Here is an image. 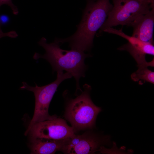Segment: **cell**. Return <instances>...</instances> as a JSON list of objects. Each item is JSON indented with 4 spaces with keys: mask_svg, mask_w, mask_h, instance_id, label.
<instances>
[{
    "mask_svg": "<svg viewBox=\"0 0 154 154\" xmlns=\"http://www.w3.org/2000/svg\"><path fill=\"white\" fill-rule=\"evenodd\" d=\"M113 7L100 29V34L106 28L130 24L154 8V0H112Z\"/></svg>",
    "mask_w": 154,
    "mask_h": 154,
    "instance_id": "5b68a950",
    "label": "cell"
},
{
    "mask_svg": "<svg viewBox=\"0 0 154 154\" xmlns=\"http://www.w3.org/2000/svg\"><path fill=\"white\" fill-rule=\"evenodd\" d=\"M3 4L8 5L11 7L13 13L15 15L17 14L18 13L17 8L13 3L11 0H0V7Z\"/></svg>",
    "mask_w": 154,
    "mask_h": 154,
    "instance_id": "7c38bea8",
    "label": "cell"
},
{
    "mask_svg": "<svg viewBox=\"0 0 154 154\" xmlns=\"http://www.w3.org/2000/svg\"><path fill=\"white\" fill-rule=\"evenodd\" d=\"M2 31L1 29V27H0V33H2Z\"/></svg>",
    "mask_w": 154,
    "mask_h": 154,
    "instance_id": "9a60e30c",
    "label": "cell"
},
{
    "mask_svg": "<svg viewBox=\"0 0 154 154\" xmlns=\"http://www.w3.org/2000/svg\"><path fill=\"white\" fill-rule=\"evenodd\" d=\"M131 78L133 81L138 82L139 84L142 85L146 82L154 84V72L147 67H138V69L131 74Z\"/></svg>",
    "mask_w": 154,
    "mask_h": 154,
    "instance_id": "8fae6325",
    "label": "cell"
},
{
    "mask_svg": "<svg viewBox=\"0 0 154 154\" xmlns=\"http://www.w3.org/2000/svg\"><path fill=\"white\" fill-rule=\"evenodd\" d=\"M129 26L133 28L132 36L143 42L153 44L154 8L137 18Z\"/></svg>",
    "mask_w": 154,
    "mask_h": 154,
    "instance_id": "ba28073f",
    "label": "cell"
},
{
    "mask_svg": "<svg viewBox=\"0 0 154 154\" xmlns=\"http://www.w3.org/2000/svg\"><path fill=\"white\" fill-rule=\"evenodd\" d=\"M83 88L84 90L80 95L68 101L66 108L65 118L74 130L92 128L97 115L101 111L91 99V86L86 84Z\"/></svg>",
    "mask_w": 154,
    "mask_h": 154,
    "instance_id": "3957f363",
    "label": "cell"
},
{
    "mask_svg": "<svg viewBox=\"0 0 154 154\" xmlns=\"http://www.w3.org/2000/svg\"><path fill=\"white\" fill-rule=\"evenodd\" d=\"M57 72L56 79L47 85L38 86L36 84L33 87L26 82H22L23 86L20 90H26L33 92L35 99V108L34 114L25 135H27L32 126L35 123L47 120L53 119L56 117L55 115L50 116L48 113V108L53 97L60 84L64 80L71 78L72 76L69 73H64L63 71Z\"/></svg>",
    "mask_w": 154,
    "mask_h": 154,
    "instance_id": "277c9868",
    "label": "cell"
},
{
    "mask_svg": "<svg viewBox=\"0 0 154 154\" xmlns=\"http://www.w3.org/2000/svg\"><path fill=\"white\" fill-rule=\"evenodd\" d=\"M6 17L4 16H3L1 17V19L3 22H4L5 21H6V20H5V19H6V17Z\"/></svg>",
    "mask_w": 154,
    "mask_h": 154,
    "instance_id": "5bb4252c",
    "label": "cell"
},
{
    "mask_svg": "<svg viewBox=\"0 0 154 154\" xmlns=\"http://www.w3.org/2000/svg\"><path fill=\"white\" fill-rule=\"evenodd\" d=\"M29 134L31 139L40 138L54 140L63 139L75 134L72 127L69 126L64 119L57 117L35 123L31 127Z\"/></svg>",
    "mask_w": 154,
    "mask_h": 154,
    "instance_id": "8992f818",
    "label": "cell"
},
{
    "mask_svg": "<svg viewBox=\"0 0 154 154\" xmlns=\"http://www.w3.org/2000/svg\"><path fill=\"white\" fill-rule=\"evenodd\" d=\"M118 49L128 52L136 61L138 67L154 66V59L151 62H147L145 59L146 54L135 48L128 42L119 48Z\"/></svg>",
    "mask_w": 154,
    "mask_h": 154,
    "instance_id": "30bf717a",
    "label": "cell"
},
{
    "mask_svg": "<svg viewBox=\"0 0 154 154\" xmlns=\"http://www.w3.org/2000/svg\"><path fill=\"white\" fill-rule=\"evenodd\" d=\"M38 43L44 48L45 52L43 55L35 52L33 59L46 60L51 65L53 72L65 70L69 73L76 80L77 90H80L79 80L81 77H85L87 68L84 60L91 57V55L76 50L62 49L60 47L61 44L58 38L53 42L48 43L46 38L42 37Z\"/></svg>",
    "mask_w": 154,
    "mask_h": 154,
    "instance_id": "7a4b0ae2",
    "label": "cell"
},
{
    "mask_svg": "<svg viewBox=\"0 0 154 154\" xmlns=\"http://www.w3.org/2000/svg\"><path fill=\"white\" fill-rule=\"evenodd\" d=\"M81 135L78 143L66 151L64 153L68 154H93L99 151L103 145L108 144V137H101L91 133H86Z\"/></svg>",
    "mask_w": 154,
    "mask_h": 154,
    "instance_id": "52a82bcc",
    "label": "cell"
},
{
    "mask_svg": "<svg viewBox=\"0 0 154 154\" xmlns=\"http://www.w3.org/2000/svg\"><path fill=\"white\" fill-rule=\"evenodd\" d=\"M63 139L54 140L37 138L31 139L29 148L32 154H53L60 151Z\"/></svg>",
    "mask_w": 154,
    "mask_h": 154,
    "instance_id": "9c48e42d",
    "label": "cell"
},
{
    "mask_svg": "<svg viewBox=\"0 0 154 154\" xmlns=\"http://www.w3.org/2000/svg\"><path fill=\"white\" fill-rule=\"evenodd\" d=\"M81 20L72 35L58 39L61 44L68 42L71 49L85 52L93 46V40L98 30L102 26L111 10L113 5L110 0H87Z\"/></svg>",
    "mask_w": 154,
    "mask_h": 154,
    "instance_id": "6da1fadb",
    "label": "cell"
},
{
    "mask_svg": "<svg viewBox=\"0 0 154 154\" xmlns=\"http://www.w3.org/2000/svg\"><path fill=\"white\" fill-rule=\"evenodd\" d=\"M18 34L15 31H11L5 33H4L3 32L0 33V38L5 37L15 38H16Z\"/></svg>",
    "mask_w": 154,
    "mask_h": 154,
    "instance_id": "4fadbf2b",
    "label": "cell"
}]
</instances>
